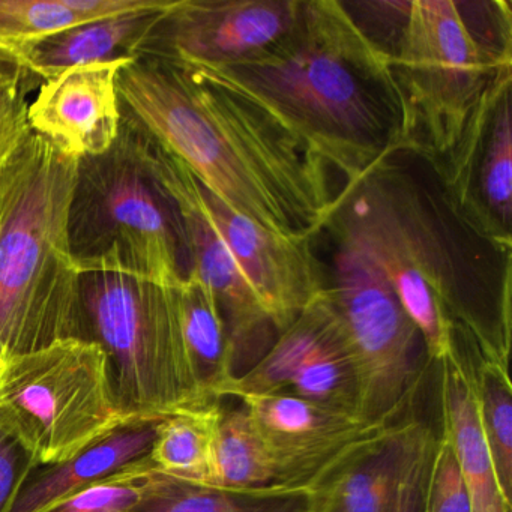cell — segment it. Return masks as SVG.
<instances>
[{
    "label": "cell",
    "mask_w": 512,
    "mask_h": 512,
    "mask_svg": "<svg viewBox=\"0 0 512 512\" xmlns=\"http://www.w3.org/2000/svg\"><path fill=\"white\" fill-rule=\"evenodd\" d=\"M323 230L383 272L433 364L470 341L509 371L511 251L461 217L427 160L397 152L344 184Z\"/></svg>",
    "instance_id": "obj_1"
},
{
    "label": "cell",
    "mask_w": 512,
    "mask_h": 512,
    "mask_svg": "<svg viewBox=\"0 0 512 512\" xmlns=\"http://www.w3.org/2000/svg\"><path fill=\"white\" fill-rule=\"evenodd\" d=\"M125 121L181 161L233 211L292 238H314L334 205L331 167L235 89L137 56L116 76Z\"/></svg>",
    "instance_id": "obj_2"
},
{
    "label": "cell",
    "mask_w": 512,
    "mask_h": 512,
    "mask_svg": "<svg viewBox=\"0 0 512 512\" xmlns=\"http://www.w3.org/2000/svg\"><path fill=\"white\" fill-rule=\"evenodd\" d=\"M188 70L250 98L344 184L403 151V100L391 59L361 34L341 0H301L290 28L256 55Z\"/></svg>",
    "instance_id": "obj_3"
},
{
    "label": "cell",
    "mask_w": 512,
    "mask_h": 512,
    "mask_svg": "<svg viewBox=\"0 0 512 512\" xmlns=\"http://www.w3.org/2000/svg\"><path fill=\"white\" fill-rule=\"evenodd\" d=\"M77 163L31 133L0 169V374L19 356L80 338L68 235Z\"/></svg>",
    "instance_id": "obj_4"
},
{
    "label": "cell",
    "mask_w": 512,
    "mask_h": 512,
    "mask_svg": "<svg viewBox=\"0 0 512 512\" xmlns=\"http://www.w3.org/2000/svg\"><path fill=\"white\" fill-rule=\"evenodd\" d=\"M512 68L511 4L412 0L391 70L404 109L403 151L445 158L487 89Z\"/></svg>",
    "instance_id": "obj_5"
},
{
    "label": "cell",
    "mask_w": 512,
    "mask_h": 512,
    "mask_svg": "<svg viewBox=\"0 0 512 512\" xmlns=\"http://www.w3.org/2000/svg\"><path fill=\"white\" fill-rule=\"evenodd\" d=\"M68 235L79 274L113 272L172 289L190 278L178 206L152 169L148 137L122 116L110 149L77 163Z\"/></svg>",
    "instance_id": "obj_6"
},
{
    "label": "cell",
    "mask_w": 512,
    "mask_h": 512,
    "mask_svg": "<svg viewBox=\"0 0 512 512\" xmlns=\"http://www.w3.org/2000/svg\"><path fill=\"white\" fill-rule=\"evenodd\" d=\"M80 340L107 359L119 407L137 422H157L206 406L185 352L178 293L113 272L79 277Z\"/></svg>",
    "instance_id": "obj_7"
},
{
    "label": "cell",
    "mask_w": 512,
    "mask_h": 512,
    "mask_svg": "<svg viewBox=\"0 0 512 512\" xmlns=\"http://www.w3.org/2000/svg\"><path fill=\"white\" fill-rule=\"evenodd\" d=\"M134 422L113 394L106 355L91 341H58L0 374V431L37 467L65 463Z\"/></svg>",
    "instance_id": "obj_8"
},
{
    "label": "cell",
    "mask_w": 512,
    "mask_h": 512,
    "mask_svg": "<svg viewBox=\"0 0 512 512\" xmlns=\"http://www.w3.org/2000/svg\"><path fill=\"white\" fill-rule=\"evenodd\" d=\"M334 242L326 292L355 358L358 418L371 425L395 424L412 407L433 362L383 272L358 248Z\"/></svg>",
    "instance_id": "obj_9"
},
{
    "label": "cell",
    "mask_w": 512,
    "mask_h": 512,
    "mask_svg": "<svg viewBox=\"0 0 512 512\" xmlns=\"http://www.w3.org/2000/svg\"><path fill=\"white\" fill-rule=\"evenodd\" d=\"M262 394L290 395L358 418V370L326 290L278 335L256 367L227 386L224 398Z\"/></svg>",
    "instance_id": "obj_10"
},
{
    "label": "cell",
    "mask_w": 512,
    "mask_h": 512,
    "mask_svg": "<svg viewBox=\"0 0 512 512\" xmlns=\"http://www.w3.org/2000/svg\"><path fill=\"white\" fill-rule=\"evenodd\" d=\"M149 152L158 181L173 197L181 214L190 254V277L208 287L220 308L229 340L233 382L256 367L277 340L278 331L214 224L203 212L193 173L152 140H149Z\"/></svg>",
    "instance_id": "obj_11"
},
{
    "label": "cell",
    "mask_w": 512,
    "mask_h": 512,
    "mask_svg": "<svg viewBox=\"0 0 512 512\" xmlns=\"http://www.w3.org/2000/svg\"><path fill=\"white\" fill-rule=\"evenodd\" d=\"M512 68L497 76L463 136L428 163L461 217L488 241L512 248Z\"/></svg>",
    "instance_id": "obj_12"
},
{
    "label": "cell",
    "mask_w": 512,
    "mask_h": 512,
    "mask_svg": "<svg viewBox=\"0 0 512 512\" xmlns=\"http://www.w3.org/2000/svg\"><path fill=\"white\" fill-rule=\"evenodd\" d=\"M301 0H169L139 47L188 68L236 64L277 41Z\"/></svg>",
    "instance_id": "obj_13"
},
{
    "label": "cell",
    "mask_w": 512,
    "mask_h": 512,
    "mask_svg": "<svg viewBox=\"0 0 512 512\" xmlns=\"http://www.w3.org/2000/svg\"><path fill=\"white\" fill-rule=\"evenodd\" d=\"M196 194L280 335L328 287L313 238H292L265 229L233 211L197 179Z\"/></svg>",
    "instance_id": "obj_14"
},
{
    "label": "cell",
    "mask_w": 512,
    "mask_h": 512,
    "mask_svg": "<svg viewBox=\"0 0 512 512\" xmlns=\"http://www.w3.org/2000/svg\"><path fill=\"white\" fill-rule=\"evenodd\" d=\"M238 400L250 412L268 452L272 487L283 491L310 493L356 445L388 427L290 395H244Z\"/></svg>",
    "instance_id": "obj_15"
},
{
    "label": "cell",
    "mask_w": 512,
    "mask_h": 512,
    "mask_svg": "<svg viewBox=\"0 0 512 512\" xmlns=\"http://www.w3.org/2000/svg\"><path fill=\"white\" fill-rule=\"evenodd\" d=\"M127 62L83 65L44 82L29 104L32 133L77 160L104 154L121 127L116 76Z\"/></svg>",
    "instance_id": "obj_16"
},
{
    "label": "cell",
    "mask_w": 512,
    "mask_h": 512,
    "mask_svg": "<svg viewBox=\"0 0 512 512\" xmlns=\"http://www.w3.org/2000/svg\"><path fill=\"white\" fill-rule=\"evenodd\" d=\"M434 430L404 418L356 445L308 493V512H391L410 463Z\"/></svg>",
    "instance_id": "obj_17"
},
{
    "label": "cell",
    "mask_w": 512,
    "mask_h": 512,
    "mask_svg": "<svg viewBox=\"0 0 512 512\" xmlns=\"http://www.w3.org/2000/svg\"><path fill=\"white\" fill-rule=\"evenodd\" d=\"M475 352L478 350L470 344H461L436 364L442 419L440 433L451 443L472 512H511L512 503L500 490L476 415L472 385Z\"/></svg>",
    "instance_id": "obj_18"
},
{
    "label": "cell",
    "mask_w": 512,
    "mask_h": 512,
    "mask_svg": "<svg viewBox=\"0 0 512 512\" xmlns=\"http://www.w3.org/2000/svg\"><path fill=\"white\" fill-rule=\"evenodd\" d=\"M167 2L155 0L145 10L80 23L50 35L26 59L20 74L26 89L31 92L71 68L133 61Z\"/></svg>",
    "instance_id": "obj_19"
},
{
    "label": "cell",
    "mask_w": 512,
    "mask_h": 512,
    "mask_svg": "<svg viewBox=\"0 0 512 512\" xmlns=\"http://www.w3.org/2000/svg\"><path fill=\"white\" fill-rule=\"evenodd\" d=\"M158 422L125 425L65 463L32 470L10 512L47 511L95 482L142 460L151 451Z\"/></svg>",
    "instance_id": "obj_20"
},
{
    "label": "cell",
    "mask_w": 512,
    "mask_h": 512,
    "mask_svg": "<svg viewBox=\"0 0 512 512\" xmlns=\"http://www.w3.org/2000/svg\"><path fill=\"white\" fill-rule=\"evenodd\" d=\"M155 0H0V68L22 74L35 46L80 23L145 10Z\"/></svg>",
    "instance_id": "obj_21"
},
{
    "label": "cell",
    "mask_w": 512,
    "mask_h": 512,
    "mask_svg": "<svg viewBox=\"0 0 512 512\" xmlns=\"http://www.w3.org/2000/svg\"><path fill=\"white\" fill-rule=\"evenodd\" d=\"M185 352L200 395L206 403L224 400L232 383L226 326L214 295L190 277L176 287Z\"/></svg>",
    "instance_id": "obj_22"
},
{
    "label": "cell",
    "mask_w": 512,
    "mask_h": 512,
    "mask_svg": "<svg viewBox=\"0 0 512 512\" xmlns=\"http://www.w3.org/2000/svg\"><path fill=\"white\" fill-rule=\"evenodd\" d=\"M221 407L223 400L161 419L146 457L151 466L169 478L214 487Z\"/></svg>",
    "instance_id": "obj_23"
},
{
    "label": "cell",
    "mask_w": 512,
    "mask_h": 512,
    "mask_svg": "<svg viewBox=\"0 0 512 512\" xmlns=\"http://www.w3.org/2000/svg\"><path fill=\"white\" fill-rule=\"evenodd\" d=\"M131 512H308V494L274 487L239 493L164 475L154 493Z\"/></svg>",
    "instance_id": "obj_24"
},
{
    "label": "cell",
    "mask_w": 512,
    "mask_h": 512,
    "mask_svg": "<svg viewBox=\"0 0 512 512\" xmlns=\"http://www.w3.org/2000/svg\"><path fill=\"white\" fill-rule=\"evenodd\" d=\"M238 400V398H236ZM221 407L215 446L214 487L227 491H257L272 488L274 473L268 452L254 427L245 404Z\"/></svg>",
    "instance_id": "obj_25"
},
{
    "label": "cell",
    "mask_w": 512,
    "mask_h": 512,
    "mask_svg": "<svg viewBox=\"0 0 512 512\" xmlns=\"http://www.w3.org/2000/svg\"><path fill=\"white\" fill-rule=\"evenodd\" d=\"M472 385L482 437L490 452L500 490L512 503V385L509 371L475 352L472 356Z\"/></svg>",
    "instance_id": "obj_26"
},
{
    "label": "cell",
    "mask_w": 512,
    "mask_h": 512,
    "mask_svg": "<svg viewBox=\"0 0 512 512\" xmlns=\"http://www.w3.org/2000/svg\"><path fill=\"white\" fill-rule=\"evenodd\" d=\"M146 457L95 482L91 487L44 512L134 511L154 493L164 476L151 466Z\"/></svg>",
    "instance_id": "obj_27"
},
{
    "label": "cell",
    "mask_w": 512,
    "mask_h": 512,
    "mask_svg": "<svg viewBox=\"0 0 512 512\" xmlns=\"http://www.w3.org/2000/svg\"><path fill=\"white\" fill-rule=\"evenodd\" d=\"M422 512H472L457 458L445 434H437L425 479Z\"/></svg>",
    "instance_id": "obj_28"
},
{
    "label": "cell",
    "mask_w": 512,
    "mask_h": 512,
    "mask_svg": "<svg viewBox=\"0 0 512 512\" xmlns=\"http://www.w3.org/2000/svg\"><path fill=\"white\" fill-rule=\"evenodd\" d=\"M412 0H364V2H341L356 28L389 59L394 56L407 19Z\"/></svg>",
    "instance_id": "obj_29"
},
{
    "label": "cell",
    "mask_w": 512,
    "mask_h": 512,
    "mask_svg": "<svg viewBox=\"0 0 512 512\" xmlns=\"http://www.w3.org/2000/svg\"><path fill=\"white\" fill-rule=\"evenodd\" d=\"M28 94L16 71L0 68V169L32 133L28 121Z\"/></svg>",
    "instance_id": "obj_30"
},
{
    "label": "cell",
    "mask_w": 512,
    "mask_h": 512,
    "mask_svg": "<svg viewBox=\"0 0 512 512\" xmlns=\"http://www.w3.org/2000/svg\"><path fill=\"white\" fill-rule=\"evenodd\" d=\"M34 469L37 466L28 451L0 431V512H10L20 488Z\"/></svg>",
    "instance_id": "obj_31"
},
{
    "label": "cell",
    "mask_w": 512,
    "mask_h": 512,
    "mask_svg": "<svg viewBox=\"0 0 512 512\" xmlns=\"http://www.w3.org/2000/svg\"><path fill=\"white\" fill-rule=\"evenodd\" d=\"M437 434L422 446L410 463L409 469L401 479L400 487L395 494L391 512H422V499H424L425 479H427L428 466L433 454L434 442Z\"/></svg>",
    "instance_id": "obj_32"
}]
</instances>
